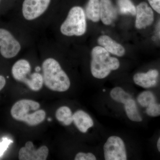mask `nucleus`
<instances>
[{"label": "nucleus", "mask_w": 160, "mask_h": 160, "mask_svg": "<svg viewBox=\"0 0 160 160\" xmlns=\"http://www.w3.org/2000/svg\"><path fill=\"white\" fill-rule=\"evenodd\" d=\"M42 69L44 83L48 89L59 92L69 89L70 80L58 61L51 58L46 59L42 65Z\"/></svg>", "instance_id": "1"}, {"label": "nucleus", "mask_w": 160, "mask_h": 160, "mask_svg": "<svg viewBox=\"0 0 160 160\" xmlns=\"http://www.w3.org/2000/svg\"><path fill=\"white\" fill-rule=\"evenodd\" d=\"M39 103L33 100L22 99L12 107V117L17 121L23 122L30 126H37L45 119L46 112L39 109Z\"/></svg>", "instance_id": "2"}, {"label": "nucleus", "mask_w": 160, "mask_h": 160, "mask_svg": "<svg viewBox=\"0 0 160 160\" xmlns=\"http://www.w3.org/2000/svg\"><path fill=\"white\" fill-rule=\"evenodd\" d=\"M91 72L94 78L104 79L112 70L119 68L120 62L116 58L112 57L109 52L102 46H96L91 51Z\"/></svg>", "instance_id": "3"}, {"label": "nucleus", "mask_w": 160, "mask_h": 160, "mask_svg": "<svg viewBox=\"0 0 160 160\" xmlns=\"http://www.w3.org/2000/svg\"><path fill=\"white\" fill-rule=\"evenodd\" d=\"M86 13L83 8L78 6L70 9L60 28L62 34L67 37L81 36L86 33Z\"/></svg>", "instance_id": "4"}, {"label": "nucleus", "mask_w": 160, "mask_h": 160, "mask_svg": "<svg viewBox=\"0 0 160 160\" xmlns=\"http://www.w3.org/2000/svg\"><path fill=\"white\" fill-rule=\"evenodd\" d=\"M104 157L106 160H126L127 153L125 143L121 138L112 136L104 144Z\"/></svg>", "instance_id": "5"}, {"label": "nucleus", "mask_w": 160, "mask_h": 160, "mask_svg": "<svg viewBox=\"0 0 160 160\" xmlns=\"http://www.w3.org/2000/svg\"><path fill=\"white\" fill-rule=\"evenodd\" d=\"M21 49V45L11 32L0 28V53L5 58L16 56Z\"/></svg>", "instance_id": "6"}, {"label": "nucleus", "mask_w": 160, "mask_h": 160, "mask_svg": "<svg viewBox=\"0 0 160 160\" xmlns=\"http://www.w3.org/2000/svg\"><path fill=\"white\" fill-rule=\"evenodd\" d=\"M51 0H24L22 13L25 19L33 21L44 14L50 5Z\"/></svg>", "instance_id": "7"}, {"label": "nucleus", "mask_w": 160, "mask_h": 160, "mask_svg": "<svg viewBox=\"0 0 160 160\" xmlns=\"http://www.w3.org/2000/svg\"><path fill=\"white\" fill-rule=\"evenodd\" d=\"M49 150L46 146H43L36 149L33 143L29 141L24 147L20 149L18 158L20 160H46L49 155Z\"/></svg>", "instance_id": "8"}, {"label": "nucleus", "mask_w": 160, "mask_h": 160, "mask_svg": "<svg viewBox=\"0 0 160 160\" xmlns=\"http://www.w3.org/2000/svg\"><path fill=\"white\" fill-rule=\"evenodd\" d=\"M153 21L154 14L152 9L145 2L140 3L136 8V27L138 29H144L150 26Z\"/></svg>", "instance_id": "9"}, {"label": "nucleus", "mask_w": 160, "mask_h": 160, "mask_svg": "<svg viewBox=\"0 0 160 160\" xmlns=\"http://www.w3.org/2000/svg\"><path fill=\"white\" fill-rule=\"evenodd\" d=\"M158 72L156 69H151L146 73L139 72L135 74L133 81L138 86L144 88H149L156 86Z\"/></svg>", "instance_id": "10"}, {"label": "nucleus", "mask_w": 160, "mask_h": 160, "mask_svg": "<svg viewBox=\"0 0 160 160\" xmlns=\"http://www.w3.org/2000/svg\"><path fill=\"white\" fill-rule=\"evenodd\" d=\"M31 66L29 61L22 59L17 61L12 68V74L15 80L23 82L28 78L31 72Z\"/></svg>", "instance_id": "11"}, {"label": "nucleus", "mask_w": 160, "mask_h": 160, "mask_svg": "<svg viewBox=\"0 0 160 160\" xmlns=\"http://www.w3.org/2000/svg\"><path fill=\"white\" fill-rule=\"evenodd\" d=\"M100 18L103 24L110 25L117 17L116 9L112 5L111 0H100Z\"/></svg>", "instance_id": "12"}, {"label": "nucleus", "mask_w": 160, "mask_h": 160, "mask_svg": "<svg viewBox=\"0 0 160 160\" xmlns=\"http://www.w3.org/2000/svg\"><path fill=\"white\" fill-rule=\"evenodd\" d=\"M98 43L107 51L118 57L125 54V49L123 46L107 35L100 36L98 40Z\"/></svg>", "instance_id": "13"}, {"label": "nucleus", "mask_w": 160, "mask_h": 160, "mask_svg": "<svg viewBox=\"0 0 160 160\" xmlns=\"http://www.w3.org/2000/svg\"><path fill=\"white\" fill-rule=\"evenodd\" d=\"M72 119L77 128L83 133H86L93 126V121L91 117L83 110L76 112L72 115Z\"/></svg>", "instance_id": "14"}, {"label": "nucleus", "mask_w": 160, "mask_h": 160, "mask_svg": "<svg viewBox=\"0 0 160 160\" xmlns=\"http://www.w3.org/2000/svg\"><path fill=\"white\" fill-rule=\"evenodd\" d=\"M100 9L99 0H89L86 6V16L92 22H97L101 19Z\"/></svg>", "instance_id": "15"}, {"label": "nucleus", "mask_w": 160, "mask_h": 160, "mask_svg": "<svg viewBox=\"0 0 160 160\" xmlns=\"http://www.w3.org/2000/svg\"><path fill=\"white\" fill-rule=\"evenodd\" d=\"M124 105L126 114L129 119L135 122L142 121V116L138 111L135 101L132 98L128 100Z\"/></svg>", "instance_id": "16"}, {"label": "nucleus", "mask_w": 160, "mask_h": 160, "mask_svg": "<svg viewBox=\"0 0 160 160\" xmlns=\"http://www.w3.org/2000/svg\"><path fill=\"white\" fill-rule=\"evenodd\" d=\"M24 83L33 91H38L42 87L44 79L43 75L39 72H34L29 75L28 78L25 81Z\"/></svg>", "instance_id": "17"}, {"label": "nucleus", "mask_w": 160, "mask_h": 160, "mask_svg": "<svg viewBox=\"0 0 160 160\" xmlns=\"http://www.w3.org/2000/svg\"><path fill=\"white\" fill-rule=\"evenodd\" d=\"M56 118L59 122L66 126H69L73 122L72 112L69 107L62 106L57 110Z\"/></svg>", "instance_id": "18"}, {"label": "nucleus", "mask_w": 160, "mask_h": 160, "mask_svg": "<svg viewBox=\"0 0 160 160\" xmlns=\"http://www.w3.org/2000/svg\"><path fill=\"white\" fill-rule=\"evenodd\" d=\"M112 98L118 102L125 104L132 97L129 93L120 87H116L112 89L110 92Z\"/></svg>", "instance_id": "19"}, {"label": "nucleus", "mask_w": 160, "mask_h": 160, "mask_svg": "<svg viewBox=\"0 0 160 160\" xmlns=\"http://www.w3.org/2000/svg\"><path fill=\"white\" fill-rule=\"evenodd\" d=\"M120 12L123 14H136V8L131 0H118Z\"/></svg>", "instance_id": "20"}, {"label": "nucleus", "mask_w": 160, "mask_h": 160, "mask_svg": "<svg viewBox=\"0 0 160 160\" xmlns=\"http://www.w3.org/2000/svg\"><path fill=\"white\" fill-rule=\"evenodd\" d=\"M137 99L141 106L146 108L152 103L156 102V99L154 94L149 91L141 92L138 96Z\"/></svg>", "instance_id": "21"}, {"label": "nucleus", "mask_w": 160, "mask_h": 160, "mask_svg": "<svg viewBox=\"0 0 160 160\" xmlns=\"http://www.w3.org/2000/svg\"><path fill=\"white\" fill-rule=\"evenodd\" d=\"M146 112L149 116L153 117L160 116V104L152 103L147 107Z\"/></svg>", "instance_id": "22"}, {"label": "nucleus", "mask_w": 160, "mask_h": 160, "mask_svg": "<svg viewBox=\"0 0 160 160\" xmlns=\"http://www.w3.org/2000/svg\"><path fill=\"white\" fill-rule=\"evenodd\" d=\"M75 160H96V157L93 153L91 152H79L77 154L75 157Z\"/></svg>", "instance_id": "23"}, {"label": "nucleus", "mask_w": 160, "mask_h": 160, "mask_svg": "<svg viewBox=\"0 0 160 160\" xmlns=\"http://www.w3.org/2000/svg\"><path fill=\"white\" fill-rule=\"evenodd\" d=\"M11 142V140L8 139L7 138H4L2 141L0 142V157L2 156Z\"/></svg>", "instance_id": "24"}, {"label": "nucleus", "mask_w": 160, "mask_h": 160, "mask_svg": "<svg viewBox=\"0 0 160 160\" xmlns=\"http://www.w3.org/2000/svg\"><path fill=\"white\" fill-rule=\"evenodd\" d=\"M148 1L152 8L160 14V0H148Z\"/></svg>", "instance_id": "25"}, {"label": "nucleus", "mask_w": 160, "mask_h": 160, "mask_svg": "<svg viewBox=\"0 0 160 160\" xmlns=\"http://www.w3.org/2000/svg\"><path fill=\"white\" fill-rule=\"evenodd\" d=\"M6 82L5 78L2 75H0V91L5 87Z\"/></svg>", "instance_id": "26"}, {"label": "nucleus", "mask_w": 160, "mask_h": 160, "mask_svg": "<svg viewBox=\"0 0 160 160\" xmlns=\"http://www.w3.org/2000/svg\"><path fill=\"white\" fill-rule=\"evenodd\" d=\"M157 148L159 152H160V137L158 140L157 142Z\"/></svg>", "instance_id": "27"}, {"label": "nucleus", "mask_w": 160, "mask_h": 160, "mask_svg": "<svg viewBox=\"0 0 160 160\" xmlns=\"http://www.w3.org/2000/svg\"><path fill=\"white\" fill-rule=\"evenodd\" d=\"M41 70V68L39 66H37L35 68V71L36 72H39Z\"/></svg>", "instance_id": "28"}, {"label": "nucleus", "mask_w": 160, "mask_h": 160, "mask_svg": "<svg viewBox=\"0 0 160 160\" xmlns=\"http://www.w3.org/2000/svg\"><path fill=\"white\" fill-rule=\"evenodd\" d=\"M159 33H160V29H159Z\"/></svg>", "instance_id": "29"}, {"label": "nucleus", "mask_w": 160, "mask_h": 160, "mask_svg": "<svg viewBox=\"0 0 160 160\" xmlns=\"http://www.w3.org/2000/svg\"><path fill=\"white\" fill-rule=\"evenodd\" d=\"M1 1H2V0H0V3H1Z\"/></svg>", "instance_id": "30"}]
</instances>
